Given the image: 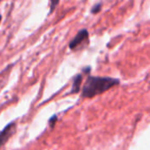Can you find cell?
<instances>
[{"mask_svg": "<svg viewBox=\"0 0 150 150\" xmlns=\"http://www.w3.org/2000/svg\"><path fill=\"white\" fill-rule=\"evenodd\" d=\"M101 6H102V4H101V3L95 5V6L92 8V13H94V15H95V13H98L99 11H101Z\"/></svg>", "mask_w": 150, "mask_h": 150, "instance_id": "8992f818", "label": "cell"}, {"mask_svg": "<svg viewBox=\"0 0 150 150\" xmlns=\"http://www.w3.org/2000/svg\"><path fill=\"white\" fill-rule=\"evenodd\" d=\"M1 19H2V18H1V16H0V22H1Z\"/></svg>", "mask_w": 150, "mask_h": 150, "instance_id": "ba28073f", "label": "cell"}, {"mask_svg": "<svg viewBox=\"0 0 150 150\" xmlns=\"http://www.w3.org/2000/svg\"><path fill=\"white\" fill-rule=\"evenodd\" d=\"M56 120H57V116H56V115H54V116H52V118L50 119V125L52 127H54V122Z\"/></svg>", "mask_w": 150, "mask_h": 150, "instance_id": "52a82bcc", "label": "cell"}, {"mask_svg": "<svg viewBox=\"0 0 150 150\" xmlns=\"http://www.w3.org/2000/svg\"><path fill=\"white\" fill-rule=\"evenodd\" d=\"M16 122L13 121V122H9L2 131L0 132V148L2 147L7 141H8L9 138L13 136V134L15 133L16 131Z\"/></svg>", "mask_w": 150, "mask_h": 150, "instance_id": "3957f363", "label": "cell"}, {"mask_svg": "<svg viewBox=\"0 0 150 150\" xmlns=\"http://www.w3.org/2000/svg\"><path fill=\"white\" fill-rule=\"evenodd\" d=\"M88 43V32L86 29H82L70 41L69 47L72 50H77L84 47Z\"/></svg>", "mask_w": 150, "mask_h": 150, "instance_id": "7a4b0ae2", "label": "cell"}, {"mask_svg": "<svg viewBox=\"0 0 150 150\" xmlns=\"http://www.w3.org/2000/svg\"><path fill=\"white\" fill-rule=\"evenodd\" d=\"M118 83L119 80L112 77H98L88 75L84 86H82L81 96L83 98H94L109 91Z\"/></svg>", "mask_w": 150, "mask_h": 150, "instance_id": "6da1fadb", "label": "cell"}, {"mask_svg": "<svg viewBox=\"0 0 150 150\" xmlns=\"http://www.w3.org/2000/svg\"><path fill=\"white\" fill-rule=\"evenodd\" d=\"M60 0H50V13L54 11V8L57 7V5L59 4Z\"/></svg>", "mask_w": 150, "mask_h": 150, "instance_id": "5b68a950", "label": "cell"}, {"mask_svg": "<svg viewBox=\"0 0 150 150\" xmlns=\"http://www.w3.org/2000/svg\"><path fill=\"white\" fill-rule=\"evenodd\" d=\"M81 81H82V74H77L73 78L72 88L70 91V94H76L81 88Z\"/></svg>", "mask_w": 150, "mask_h": 150, "instance_id": "277c9868", "label": "cell"}]
</instances>
